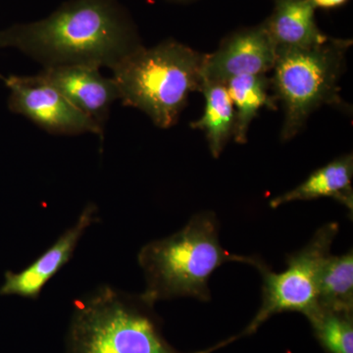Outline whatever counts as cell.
<instances>
[{
  "instance_id": "6da1fadb",
  "label": "cell",
  "mask_w": 353,
  "mask_h": 353,
  "mask_svg": "<svg viewBox=\"0 0 353 353\" xmlns=\"http://www.w3.org/2000/svg\"><path fill=\"white\" fill-rule=\"evenodd\" d=\"M143 46L118 0H68L48 17L0 30V48H16L43 68L79 65L113 71Z\"/></svg>"
},
{
  "instance_id": "7a4b0ae2",
  "label": "cell",
  "mask_w": 353,
  "mask_h": 353,
  "mask_svg": "<svg viewBox=\"0 0 353 353\" xmlns=\"http://www.w3.org/2000/svg\"><path fill=\"white\" fill-rule=\"evenodd\" d=\"M219 221L214 212H199L180 231L146 243L139 250L138 262L145 280L141 292L146 301L192 297L211 299L209 279L228 262H241L259 268L263 260L243 256L224 250L219 241Z\"/></svg>"
},
{
  "instance_id": "3957f363",
  "label": "cell",
  "mask_w": 353,
  "mask_h": 353,
  "mask_svg": "<svg viewBox=\"0 0 353 353\" xmlns=\"http://www.w3.org/2000/svg\"><path fill=\"white\" fill-rule=\"evenodd\" d=\"M65 353H181L162 334L154 305L101 285L74 303Z\"/></svg>"
},
{
  "instance_id": "277c9868",
  "label": "cell",
  "mask_w": 353,
  "mask_h": 353,
  "mask_svg": "<svg viewBox=\"0 0 353 353\" xmlns=\"http://www.w3.org/2000/svg\"><path fill=\"white\" fill-rule=\"evenodd\" d=\"M204 55L174 39L143 46L112 71L119 101L143 111L155 126L173 127L189 95L201 90Z\"/></svg>"
},
{
  "instance_id": "5b68a950",
  "label": "cell",
  "mask_w": 353,
  "mask_h": 353,
  "mask_svg": "<svg viewBox=\"0 0 353 353\" xmlns=\"http://www.w3.org/2000/svg\"><path fill=\"white\" fill-rule=\"evenodd\" d=\"M350 43L330 39L313 48L277 51L270 83L284 108L283 141L294 139L320 106L341 103L339 80Z\"/></svg>"
},
{
  "instance_id": "8992f818",
  "label": "cell",
  "mask_w": 353,
  "mask_h": 353,
  "mask_svg": "<svg viewBox=\"0 0 353 353\" xmlns=\"http://www.w3.org/2000/svg\"><path fill=\"white\" fill-rule=\"evenodd\" d=\"M339 230L340 226L334 222L319 228L307 245L288 255L287 268L281 273L272 271L265 262L260 265L257 270L262 276V303L256 315L240 334L196 353H212L234 341L256 333L272 316L280 313L287 311L303 313L307 319L314 314L319 309L320 274L323 265L331 255L332 245Z\"/></svg>"
},
{
  "instance_id": "52a82bcc",
  "label": "cell",
  "mask_w": 353,
  "mask_h": 353,
  "mask_svg": "<svg viewBox=\"0 0 353 353\" xmlns=\"http://www.w3.org/2000/svg\"><path fill=\"white\" fill-rule=\"evenodd\" d=\"M3 81L10 90L8 108L11 112L24 116L48 134H92L103 139L104 131L94 120L38 75L9 76Z\"/></svg>"
},
{
  "instance_id": "ba28073f",
  "label": "cell",
  "mask_w": 353,
  "mask_h": 353,
  "mask_svg": "<svg viewBox=\"0 0 353 353\" xmlns=\"http://www.w3.org/2000/svg\"><path fill=\"white\" fill-rule=\"evenodd\" d=\"M276 59L277 48L262 23L234 32L215 52L204 55L202 82L227 83L236 77L265 75Z\"/></svg>"
},
{
  "instance_id": "9c48e42d",
  "label": "cell",
  "mask_w": 353,
  "mask_h": 353,
  "mask_svg": "<svg viewBox=\"0 0 353 353\" xmlns=\"http://www.w3.org/2000/svg\"><path fill=\"white\" fill-rule=\"evenodd\" d=\"M99 220L97 204L88 203L72 225L32 264L19 272H6L0 287L1 296L36 301L46 285L68 263L85 232Z\"/></svg>"
},
{
  "instance_id": "30bf717a",
  "label": "cell",
  "mask_w": 353,
  "mask_h": 353,
  "mask_svg": "<svg viewBox=\"0 0 353 353\" xmlns=\"http://www.w3.org/2000/svg\"><path fill=\"white\" fill-rule=\"evenodd\" d=\"M37 75L104 131L111 108L120 97L112 77H104L99 68L79 65L43 68Z\"/></svg>"
},
{
  "instance_id": "8fae6325",
  "label": "cell",
  "mask_w": 353,
  "mask_h": 353,
  "mask_svg": "<svg viewBox=\"0 0 353 353\" xmlns=\"http://www.w3.org/2000/svg\"><path fill=\"white\" fill-rule=\"evenodd\" d=\"M315 9L312 0H276L264 25L277 51L313 48L329 41L316 24Z\"/></svg>"
},
{
  "instance_id": "7c38bea8",
  "label": "cell",
  "mask_w": 353,
  "mask_h": 353,
  "mask_svg": "<svg viewBox=\"0 0 353 353\" xmlns=\"http://www.w3.org/2000/svg\"><path fill=\"white\" fill-rule=\"evenodd\" d=\"M352 178L353 157L348 153L317 169L294 189L274 197L269 205L278 208L290 202L330 197L340 202L352 214Z\"/></svg>"
},
{
  "instance_id": "4fadbf2b",
  "label": "cell",
  "mask_w": 353,
  "mask_h": 353,
  "mask_svg": "<svg viewBox=\"0 0 353 353\" xmlns=\"http://www.w3.org/2000/svg\"><path fill=\"white\" fill-rule=\"evenodd\" d=\"M199 92L203 94L205 101L203 114L190 126L205 132L209 150L213 157L218 158L233 137L236 111L226 83L203 81Z\"/></svg>"
},
{
  "instance_id": "5bb4252c",
  "label": "cell",
  "mask_w": 353,
  "mask_h": 353,
  "mask_svg": "<svg viewBox=\"0 0 353 353\" xmlns=\"http://www.w3.org/2000/svg\"><path fill=\"white\" fill-rule=\"evenodd\" d=\"M226 85L236 111L234 139L241 145L248 141L250 124L260 109H276L275 99L269 94L270 80L266 75H245L232 79Z\"/></svg>"
},
{
  "instance_id": "9a60e30c",
  "label": "cell",
  "mask_w": 353,
  "mask_h": 353,
  "mask_svg": "<svg viewBox=\"0 0 353 353\" xmlns=\"http://www.w3.org/2000/svg\"><path fill=\"white\" fill-rule=\"evenodd\" d=\"M318 307L353 311V252L330 255L320 274Z\"/></svg>"
},
{
  "instance_id": "2e32d148",
  "label": "cell",
  "mask_w": 353,
  "mask_h": 353,
  "mask_svg": "<svg viewBox=\"0 0 353 353\" xmlns=\"http://www.w3.org/2000/svg\"><path fill=\"white\" fill-rule=\"evenodd\" d=\"M308 320L327 352L353 353V311L319 308Z\"/></svg>"
},
{
  "instance_id": "e0dca14e",
  "label": "cell",
  "mask_w": 353,
  "mask_h": 353,
  "mask_svg": "<svg viewBox=\"0 0 353 353\" xmlns=\"http://www.w3.org/2000/svg\"><path fill=\"white\" fill-rule=\"evenodd\" d=\"M347 0H312L316 8L331 9L343 6Z\"/></svg>"
},
{
  "instance_id": "ac0fdd59",
  "label": "cell",
  "mask_w": 353,
  "mask_h": 353,
  "mask_svg": "<svg viewBox=\"0 0 353 353\" xmlns=\"http://www.w3.org/2000/svg\"><path fill=\"white\" fill-rule=\"evenodd\" d=\"M170 1L185 2V1H189V0H170Z\"/></svg>"
}]
</instances>
